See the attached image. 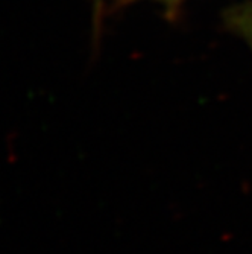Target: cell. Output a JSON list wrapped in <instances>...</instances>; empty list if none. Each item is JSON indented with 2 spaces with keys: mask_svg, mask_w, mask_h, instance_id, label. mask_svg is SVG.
<instances>
[{
  "mask_svg": "<svg viewBox=\"0 0 252 254\" xmlns=\"http://www.w3.org/2000/svg\"><path fill=\"white\" fill-rule=\"evenodd\" d=\"M225 28L246 43L252 52V0L233 5L223 14Z\"/></svg>",
  "mask_w": 252,
  "mask_h": 254,
  "instance_id": "6da1fadb",
  "label": "cell"
},
{
  "mask_svg": "<svg viewBox=\"0 0 252 254\" xmlns=\"http://www.w3.org/2000/svg\"><path fill=\"white\" fill-rule=\"evenodd\" d=\"M140 2H151L153 5H158L170 20H175L182 12V8L189 0H112V5L116 8H125L128 5Z\"/></svg>",
  "mask_w": 252,
  "mask_h": 254,
  "instance_id": "7a4b0ae2",
  "label": "cell"
},
{
  "mask_svg": "<svg viewBox=\"0 0 252 254\" xmlns=\"http://www.w3.org/2000/svg\"><path fill=\"white\" fill-rule=\"evenodd\" d=\"M109 2L108 0H93V31H95V40H98L102 25H103V18L106 15V8Z\"/></svg>",
  "mask_w": 252,
  "mask_h": 254,
  "instance_id": "3957f363",
  "label": "cell"
}]
</instances>
